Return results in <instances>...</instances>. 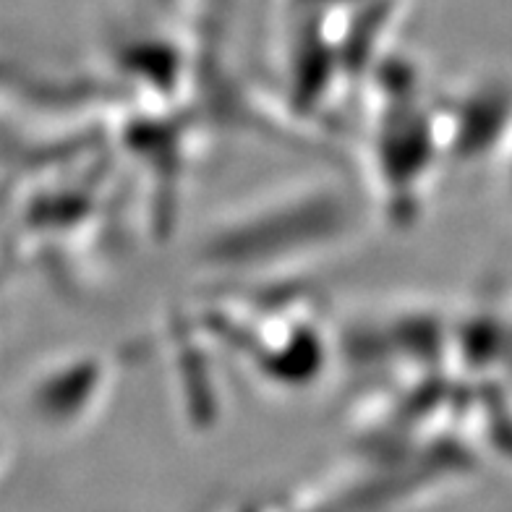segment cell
Returning <instances> with one entry per match:
<instances>
[{
    "label": "cell",
    "mask_w": 512,
    "mask_h": 512,
    "mask_svg": "<svg viewBox=\"0 0 512 512\" xmlns=\"http://www.w3.org/2000/svg\"><path fill=\"white\" fill-rule=\"evenodd\" d=\"M356 230V204L332 186L280 191L236 212L204 241L212 267L243 275H267L296 267L306 256L335 249Z\"/></svg>",
    "instance_id": "1"
},
{
    "label": "cell",
    "mask_w": 512,
    "mask_h": 512,
    "mask_svg": "<svg viewBox=\"0 0 512 512\" xmlns=\"http://www.w3.org/2000/svg\"><path fill=\"white\" fill-rule=\"evenodd\" d=\"M110 392V366L102 356L55 358L34 371L24 390V408L45 434L68 437L100 413Z\"/></svg>",
    "instance_id": "2"
},
{
    "label": "cell",
    "mask_w": 512,
    "mask_h": 512,
    "mask_svg": "<svg viewBox=\"0 0 512 512\" xmlns=\"http://www.w3.org/2000/svg\"><path fill=\"white\" fill-rule=\"evenodd\" d=\"M502 162H505L507 183H510V189H512V142H510V147H507V152H505V157H502ZM502 162H499V165H502Z\"/></svg>",
    "instance_id": "3"
}]
</instances>
